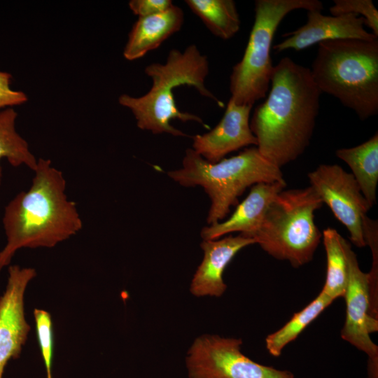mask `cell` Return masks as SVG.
<instances>
[{
	"label": "cell",
	"mask_w": 378,
	"mask_h": 378,
	"mask_svg": "<svg viewBox=\"0 0 378 378\" xmlns=\"http://www.w3.org/2000/svg\"><path fill=\"white\" fill-rule=\"evenodd\" d=\"M240 339L202 335L188 351L190 378H294L292 372L254 362L241 351Z\"/></svg>",
	"instance_id": "ba28073f"
},
{
	"label": "cell",
	"mask_w": 378,
	"mask_h": 378,
	"mask_svg": "<svg viewBox=\"0 0 378 378\" xmlns=\"http://www.w3.org/2000/svg\"><path fill=\"white\" fill-rule=\"evenodd\" d=\"M266 99L250 120L260 153L281 168L309 146L319 112L321 92L310 69L283 57L274 66Z\"/></svg>",
	"instance_id": "6da1fadb"
},
{
	"label": "cell",
	"mask_w": 378,
	"mask_h": 378,
	"mask_svg": "<svg viewBox=\"0 0 378 378\" xmlns=\"http://www.w3.org/2000/svg\"><path fill=\"white\" fill-rule=\"evenodd\" d=\"M144 72L153 81L150 90L139 97L123 94L118 98L119 104L132 111L137 127L142 130L155 134L188 136L172 125L170 122L174 119L196 122L209 129L200 117L182 112L176 106L173 89L182 85L192 86L201 95L213 99L220 107L224 106L204 84L209 74V61L195 44L183 51L171 50L164 63H151Z\"/></svg>",
	"instance_id": "3957f363"
},
{
	"label": "cell",
	"mask_w": 378,
	"mask_h": 378,
	"mask_svg": "<svg viewBox=\"0 0 378 378\" xmlns=\"http://www.w3.org/2000/svg\"><path fill=\"white\" fill-rule=\"evenodd\" d=\"M365 20L354 14L324 15L321 10L307 11V21L298 29L283 35L286 38L273 46L276 52L288 49L301 50L314 44L329 40L377 39L365 28Z\"/></svg>",
	"instance_id": "4fadbf2b"
},
{
	"label": "cell",
	"mask_w": 378,
	"mask_h": 378,
	"mask_svg": "<svg viewBox=\"0 0 378 378\" xmlns=\"http://www.w3.org/2000/svg\"><path fill=\"white\" fill-rule=\"evenodd\" d=\"M185 2L215 36L227 40L239 31L241 20L233 0H186Z\"/></svg>",
	"instance_id": "ac0fdd59"
},
{
	"label": "cell",
	"mask_w": 378,
	"mask_h": 378,
	"mask_svg": "<svg viewBox=\"0 0 378 378\" xmlns=\"http://www.w3.org/2000/svg\"><path fill=\"white\" fill-rule=\"evenodd\" d=\"M343 245L349 276L344 296L346 318L341 337L368 355V378H378V347L370 336L377 331L378 325L371 321L369 315V275L360 268L356 255L345 239Z\"/></svg>",
	"instance_id": "30bf717a"
},
{
	"label": "cell",
	"mask_w": 378,
	"mask_h": 378,
	"mask_svg": "<svg viewBox=\"0 0 378 378\" xmlns=\"http://www.w3.org/2000/svg\"><path fill=\"white\" fill-rule=\"evenodd\" d=\"M310 71L321 93L337 98L361 120L378 113V39L321 42Z\"/></svg>",
	"instance_id": "277c9868"
},
{
	"label": "cell",
	"mask_w": 378,
	"mask_h": 378,
	"mask_svg": "<svg viewBox=\"0 0 378 378\" xmlns=\"http://www.w3.org/2000/svg\"><path fill=\"white\" fill-rule=\"evenodd\" d=\"M286 186L284 179L253 185L246 197L237 205L229 218L202 228V238L203 240L217 239L232 232H239L249 238L259 229L271 202L286 189Z\"/></svg>",
	"instance_id": "5bb4252c"
},
{
	"label": "cell",
	"mask_w": 378,
	"mask_h": 378,
	"mask_svg": "<svg viewBox=\"0 0 378 378\" xmlns=\"http://www.w3.org/2000/svg\"><path fill=\"white\" fill-rule=\"evenodd\" d=\"M334 300L321 291L303 309L295 313L280 329L267 335L265 346L273 356H279L289 343L324 311Z\"/></svg>",
	"instance_id": "ffe728a7"
},
{
	"label": "cell",
	"mask_w": 378,
	"mask_h": 378,
	"mask_svg": "<svg viewBox=\"0 0 378 378\" xmlns=\"http://www.w3.org/2000/svg\"><path fill=\"white\" fill-rule=\"evenodd\" d=\"M323 205L309 186L284 189L270 204L253 239L267 254L295 268L309 263L322 239L314 212Z\"/></svg>",
	"instance_id": "8992f818"
},
{
	"label": "cell",
	"mask_w": 378,
	"mask_h": 378,
	"mask_svg": "<svg viewBox=\"0 0 378 378\" xmlns=\"http://www.w3.org/2000/svg\"><path fill=\"white\" fill-rule=\"evenodd\" d=\"M173 5L171 0H132L129 2L130 10L139 18L163 13Z\"/></svg>",
	"instance_id": "d4e9b609"
},
{
	"label": "cell",
	"mask_w": 378,
	"mask_h": 378,
	"mask_svg": "<svg viewBox=\"0 0 378 378\" xmlns=\"http://www.w3.org/2000/svg\"><path fill=\"white\" fill-rule=\"evenodd\" d=\"M310 186L323 204L332 211L350 234L357 247L366 246L363 232V217L371 206L363 195L351 173L338 164H322L307 174Z\"/></svg>",
	"instance_id": "9c48e42d"
},
{
	"label": "cell",
	"mask_w": 378,
	"mask_h": 378,
	"mask_svg": "<svg viewBox=\"0 0 378 378\" xmlns=\"http://www.w3.org/2000/svg\"><path fill=\"white\" fill-rule=\"evenodd\" d=\"M344 237L334 228L322 232L327 258V271L321 292L332 300L344 298L348 282V263L344 248Z\"/></svg>",
	"instance_id": "d6986e66"
},
{
	"label": "cell",
	"mask_w": 378,
	"mask_h": 378,
	"mask_svg": "<svg viewBox=\"0 0 378 378\" xmlns=\"http://www.w3.org/2000/svg\"><path fill=\"white\" fill-rule=\"evenodd\" d=\"M11 75L0 71V110L22 104L27 102V95L10 88Z\"/></svg>",
	"instance_id": "cb8c5ba5"
},
{
	"label": "cell",
	"mask_w": 378,
	"mask_h": 378,
	"mask_svg": "<svg viewBox=\"0 0 378 378\" xmlns=\"http://www.w3.org/2000/svg\"><path fill=\"white\" fill-rule=\"evenodd\" d=\"M167 175L182 186H200L204 190L211 202L208 225L223 220L248 187L284 180L281 168L265 158L255 146L214 163L188 148L182 167Z\"/></svg>",
	"instance_id": "5b68a950"
},
{
	"label": "cell",
	"mask_w": 378,
	"mask_h": 378,
	"mask_svg": "<svg viewBox=\"0 0 378 378\" xmlns=\"http://www.w3.org/2000/svg\"><path fill=\"white\" fill-rule=\"evenodd\" d=\"M335 155L349 167L363 195L371 207L374 206L378 183V133L356 146L337 149Z\"/></svg>",
	"instance_id": "e0dca14e"
},
{
	"label": "cell",
	"mask_w": 378,
	"mask_h": 378,
	"mask_svg": "<svg viewBox=\"0 0 378 378\" xmlns=\"http://www.w3.org/2000/svg\"><path fill=\"white\" fill-rule=\"evenodd\" d=\"M298 9L322 10L318 0H256L255 20L241 59L230 76L231 99L239 105L253 106L265 98L274 69L270 52L282 20Z\"/></svg>",
	"instance_id": "52a82bcc"
},
{
	"label": "cell",
	"mask_w": 378,
	"mask_h": 378,
	"mask_svg": "<svg viewBox=\"0 0 378 378\" xmlns=\"http://www.w3.org/2000/svg\"><path fill=\"white\" fill-rule=\"evenodd\" d=\"M253 106L239 105L229 99L223 118L209 132L192 138V149L206 160L217 162L232 152L257 146L250 127Z\"/></svg>",
	"instance_id": "7c38bea8"
},
{
	"label": "cell",
	"mask_w": 378,
	"mask_h": 378,
	"mask_svg": "<svg viewBox=\"0 0 378 378\" xmlns=\"http://www.w3.org/2000/svg\"><path fill=\"white\" fill-rule=\"evenodd\" d=\"M183 22V10L174 4L163 13L139 18L129 33L124 57L130 61L141 58L178 32Z\"/></svg>",
	"instance_id": "2e32d148"
},
{
	"label": "cell",
	"mask_w": 378,
	"mask_h": 378,
	"mask_svg": "<svg viewBox=\"0 0 378 378\" xmlns=\"http://www.w3.org/2000/svg\"><path fill=\"white\" fill-rule=\"evenodd\" d=\"M36 275L33 268H8V284L0 298V378L8 362L20 356L26 342L30 326L24 317V293Z\"/></svg>",
	"instance_id": "8fae6325"
},
{
	"label": "cell",
	"mask_w": 378,
	"mask_h": 378,
	"mask_svg": "<svg viewBox=\"0 0 378 378\" xmlns=\"http://www.w3.org/2000/svg\"><path fill=\"white\" fill-rule=\"evenodd\" d=\"M333 16L354 14L361 15L372 34L378 38V10L371 0H335L329 9Z\"/></svg>",
	"instance_id": "7402d4cb"
},
{
	"label": "cell",
	"mask_w": 378,
	"mask_h": 378,
	"mask_svg": "<svg viewBox=\"0 0 378 378\" xmlns=\"http://www.w3.org/2000/svg\"><path fill=\"white\" fill-rule=\"evenodd\" d=\"M27 191L6 206L3 218L7 243L0 252V271L21 248H51L76 234L83 222L76 204L65 192L66 181L51 161L40 158Z\"/></svg>",
	"instance_id": "7a4b0ae2"
},
{
	"label": "cell",
	"mask_w": 378,
	"mask_h": 378,
	"mask_svg": "<svg viewBox=\"0 0 378 378\" xmlns=\"http://www.w3.org/2000/svg\"><path fill=\"white\" fill-rule=\"evenodd\" d=\"M34 316L41 356L46 369L47 378H52L53 355V331L50 314L43 309H35Z\"/></svg>",
	"instance_id": "603a6c76"
},
{
	"label": "cell",
	"mask_w": 378,
	"mask_h": 378,
	"mask_svg": "<svg viewBox=\"0 0 378 378\" xmlns=\"http://www.w3.org/2000/svg\"><path fill=\"white\" fill-rule=\"evenodd\" d=\"M255 244L240 234L203 240L200 246L204 257L191 281L190 292L197 297L221 296L227 288L223 277L225 269L240 250Z\"/></svg>",
	"instance_id": "9a60e30c"
},
{
	"label": "cell",
	"mask_w": 378,
	"mask_h": 378,
	"mask_svg": "<svg viewBox=\"0 0 378 378\" xmlns=\"http://www.w3.org/2000/svg\"><path fill=\"white\" fill-rule=\"evenodd\" d=\"M17 112L8 107L0 111V162L6 158L13 167L25 165L33 171L38 160L31 153L27 142L17 132ZM2 169L0 163V184Z\"/></svg>",
	"instance_id": "44dd1931"
}]
</instances>
